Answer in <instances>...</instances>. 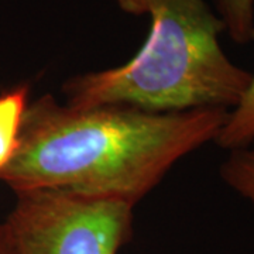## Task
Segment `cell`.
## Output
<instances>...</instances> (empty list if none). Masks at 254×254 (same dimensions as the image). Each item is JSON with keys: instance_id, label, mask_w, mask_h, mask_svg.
Wrapping results in <instances>:
<instances>
[{"instance_id": "3", "label": "cell", "mask_w": 254, "mask_h": 254, "mask_svg": "<svg viewBox=\"0 0 254 254\" xmlns=\"http://www.w3.org/2000/svg\"><path fill=\"white\" fill-rule=\"evenodd\" d=\"M134 205L71 192H17L4 225L16 254H118L131 236Z\"/></svg>"}, {"instance_id": "4", "label": "cell", "mask_w": 254, "mask_h": 254, "mask_svg": "<svg viewBox=\"0 0 254 254\" xmlns=\"http://www.w3.org/2000/svg\"><path fill=\"white\" fill-rule=\"evenodd\" d=\"M28 85H17L0 93V173L14 154L28 106Z\"/></svg>"}, {"instance_id": "8", "label": "cell", "mask_w": 254, "mask_h": 254, "mask_svg": "<svg viewBox=\"0 0 254 254\" xmlns=\"http://www.w3.org/2000/svg\"><path fill=\"white\" fill-rule=\"evenodd\" d=\"M119 7L123 10L125 13L134 14V16H143L148 14V10L154 0H116Z\"/></svg>"}, {"instance_id": "1", "label": "cell", "mask_w": 254, "mask_h": 254, "mask_svg": "<svg viewBox=\"0 0 254 254\" xmlns=\"http://www.w3.org/2000/svg\"><path fill=\"white\" fill-rule=\"evenodd\" d=\"M229 110L155 113L125 105L75 109L43 95L28 103L0 180L17 192L53 190L136 203L182 157L215 141Z\"/></svg>"}, {"instance_id": "2", "label": "cell", "mask_w": 254, "mask_h": 254, "mask_svg": "<svg viewBox=\"0 0 254 254\" xmlns=\"http://www.w3.org/2000/svg\"><path fill=\"white\" fill-rule=\"evenodd\" d=\"M148 14L151 27L140 51L120 66L68 79L65 105L155 113L237 106L253 73L225 54L219 41L225 23L206 0H154Z\"/></svg>"}, {"instance_id": "5", "label": "cell", "mask_w": 254, "mask_h": 254, "mask_svg": "<svg viewBox=\"0 0 254 254\" xmlns=\"http://www.w3.org/2000/svg\"><path fill=\"white\" fill-rule=\"evenodd\" d=\"M254 140V75L243 98L229 110L225 126L215 138V143L225 150H237Z\"/></svg>"}, {"instance_id": "9", "label": "cell", "mask_w": 254, "mask_h": 254, "mask_svg": "<svg viewBox=\"0 0 254 254\" xmlns=\"http://www.w3.org/2000/svg\"><path fill=\"white\" fill-rule=\"evenodd\" d=\"M0 254H16L4 222L0 223Z\"/></svg>"}, {"instance_id": "6", "label": "cell", "mask_w": 254, "mask_h": 254, "mask_svg": "<svg viewBox=\"0 0 254 254\" xmlns=\"http://www.w3.org/2000/svg\"><path fill=\"white\" fill-rule=\"evenodd\" d=\"M220 177L232 190L254 205V140L232 150L220 167Z\"/></svg>"}, {"instance_id": "7", "label": "cell", "mask_w": 254, "mask_h": 254, "mask_svg": "<svg viewBox=\"0 0 254 254\" xmlns=\"http://www.w3.org/2000/svg\"><path fill=\"white\" fill-rule=\"evenodd\" d=\"M218 16L237 44L254 40V0H215Z\"/></svg>"}]
</instances>
